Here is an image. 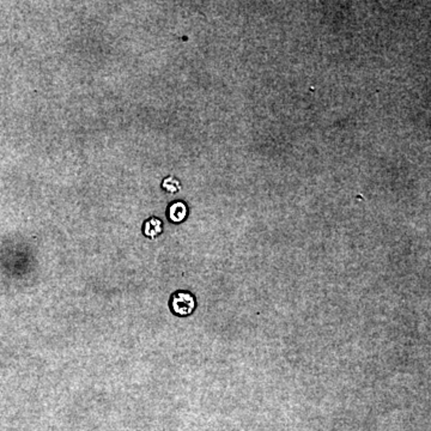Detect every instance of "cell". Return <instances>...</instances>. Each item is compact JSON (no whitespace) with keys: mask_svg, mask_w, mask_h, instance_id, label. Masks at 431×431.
Returning <instances> with one entry per match:
<instances>
[{"mask_svg":"<svg viewBox=\"0 0 431 431\" xmlns=\"http://www.w3.org/2000/svg\"><path fill=\"white\" fill-rule=\"evenodd\" d=\"M144 233L148 237H156L157 235L162 233V222L159 219L151 218L145 223Z\"/></svg>","mask_w":431,"mask_h":431,"instance_id":"obj_3","label":"cell"},{"mask_svg":"<svg viewBox=\"0 0 431 431\" xmlns=\"http://www.w3.org/2000/svg\"><path fill=\"white\" fill-rule=\"evenodd\" d=\"M186 215H187L186 205L183 203H180V201L179 203L172 204L170 209H169V218H170L172 222L183 221Z\"/></svg>","mask_w":431,"mask_h":431,"instance_id":"obj_2","label":"cell"},{"mask_svg":"<svg viewBox=\"0 0 431 431\" xmlns=\"http://www.w3.org/2000/svg\"><path fill=\"white\" fill-rule=\"evenodd\" d=\"M163 187L166 189L168 192H177L180 189V182L177 180L172 179V177H169V179L164 180V182H163Z\"/></svg>","mask_w":431,"mask_h":431,"instance_id":"obj_4","label":"cell"},{"mask_svg":"<svg viewBox=\"0 0 431 431\" xmlns=\"http://www.w3.org/2000/svg\"><path fill=\"white\" fill-rule=\"evenodd\" d=\"M171 309L175 314L181 315V316L192 314L195 309L194 296L187 291L176 292L171 298Z\"/></svg>","mask_w":431,"mask_h":431,"instance_id":"obj_1","label":"cell"}]
</instances>
